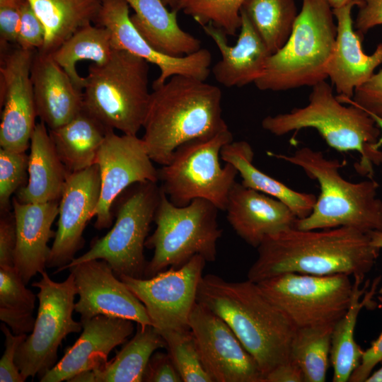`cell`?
<instances>
[{"instance_id":"1","label":"cell","mask_w":382,"mask_h":382,"mask_svg":"<svg viewBox=\"0 0 382 382\" xmlns=\"http://www.w3.org/2000/svg\"><path fill=\"white\" fill-rule=\"evenodd\" d=\"M257 257L248 279L259 282L296 272L313 275L347 274L364 279L379 255L368 233L340 226L301 230L296 227L267 237L257 248Z\"/></svg>"},{"instance_id":"2","label":"cell","mask_w":382,"mask_h":382,"mask_svg":"<svg viewBox=\"0 0 382 382\" xmlns=\"http://www.w3.org/2000/svg\"><path fill=\"white\" fill-rule=\"evenodd\" d=\"M197 302L228 324L255 359L264 377L291 359L296 328L256 282H231L206 274L199 282Z\"/></svg>"},{"instance_id":"3","label":"cell","mask_w":382,"mask_h":382,"mask_svg":"<svg viewBox=\"0 0 382 382\" xmlns=\"http://www.w3.org/2000/svg\"><path fill=\"white\" fill-rule=\"evenodd\" d=\"M153 89L141 138L153 162L166 165L180 145L228 129L216 86L176 74Z\"/></svg>"},{"instance_id":"4","label":"cell","mask_w":382,"mask_h":382,"mask_svg":"<svg viewBox=\"0 0 382 382\" xmlns=\"http://www.w3.org/2000/svg\"><path fill=\"white\" fill-rule=\"evenodd\" d=\"M343 104L333 94L332 86L323 81L312 86L306 106L267 116L261 125L275 136L315 129L328 145L337 151L357 152L360 159L355 170L373 179L374 166L382 163V151L375 147L381 129L366 111L354 104Z\"/></svg>"},{"instance_id":"5","label":"cell","mask_w":382,"mask_h":382,"mask_svg":"<svg viewBox=\"0 0 382 382\" xmlns=\"http://www.w3.org/2000/svg\"><path fill=\"white\" fill-rule=\"evenodd\" d=\"M267 155L295 165L316 180L320 195L311 213L297 219L295 227L301 230L352 227L369 233L382 231V200L378 197V183L373 179L352 183L340 170L345 164L327 158L323 153L308 146L292 155L268 151Z\"/></svg>"},{"instance_id":"6","label":"cell","mask_w":382,"mask_h":382,"mask_svg":"<svg viewBox=\"0 0 382 382\" xmlns=\"http://www.w3.org/2000/svg\"><path fill=\"white\" fill-rule=\"evenodd\" d=\"M334 18L327 0H302L287 41L269 56L255 86L282 91L325 81L337 35Z\"/></svg>"},{"instance_id":"7","label":"cell","mask_w":382,"mask_h":382,"mask_svg":"<svg viewBox=\"0 0 382 382\" xmlns=\"http://www.w3.org/2000/svg\"><path fill=\"white\" fill-rule=\"evenodd\" d=\"M149 69L145 59L115 50L107 63L88 67L83 110L109 129L137 135L150 100Z\"/></svg>"},{"instance_id":"8","label":"cell","mask_w":382,"mask_h":382,"mask_svg":"<svg viewBox=\"0 0 382 382\" xmlns=\"http://www.w3.org/2000/svg\"><path fill=\"white\" fill-rule=\"evenodd\" d=\"M218 211L204 199L176 206L161 190L154 219L156 228L145 243L146 248L154 250V255L147 262L144 277H151L170 267L178 268L197 255L207 262H214L216 243L222 235Z\"/></svg>"},{"instance_id":"9","label":"cell","mask_w":382,"mask_h":382,"mask_svg":"<svg viewBox=\"0 0 382 382\" xmlns=\"http://www.w3.org/2000/svg\"><path fill=\"white\" fill-rule=\"evenodd\" d=\"M232 141L227 129L178 147L169 163L158 169L160 187L168 199L183 207L195 199H204L225 211L238 172L231 163L221 166L219 158L222 147Z\"/></svg>"},{"instance_id":"10","label":"cell","mask_w":382,"mask_h":382,"mask_svg":"<svg viewBox=\"0 0 382 382\" xmlns=\"http://www.w3.org/2000/svg\"><path fill=\"white\" fill-rule=\"evenodd\" d=\"M161 195L158 182L144 181L129 186L118 197L113 212L116 219L110 231L94 239L87 252L55 273L82 262L100 259L105 260L117 277H144L147 264L144 249Z\"/></svg>"},{"instance_id":"11","label":"cell","mask_w":382,"mask_h":382,"mask_svg":"<svg viewBox=\"0 0 382 382\" xmlns=\"http://www.w3.org/2000/svg\"><path fill=\"white\" fill-rule=\"evenodd\" d=\"M343 274H280L257 282L296 328L335 325L347 311L354 283Z\"/></svg>"},{"instance_id":"12","label":"cell","mask_w":382,"mask_h":382,"mask_svg":"<svg viewBox=\"0 0 382 382\" xmlns=\"http://www.w3.org/2000/svg\"><path fill=\"white\" fill-rule=\"evenodd\" d=\"M32 286L39 289L37 316L31 334L19 346L16 364L24 381L37 375L40 378L52 369L63 340L82 330L81 322L72 317L77 294L74 275L70 272L62 282L53 281L45 270Z\"/></svg>"},{"instance_id":"13","label":"cell","mask_w":382,"mask_h":382,"mask_svg":"<svg viewBox=\"0 0 382 382\" xmlns=\"http://www.w3.org/2000/svg\"><path fill=\"white\" fill-rule=\"evenodd\" d=\"M206 262L197 255L178 268L170 267L149 278L118 277L144 305L151 325L161 334L190 328Z\"/></svg>"},{"instance_id":"14","label":"cell","mask_w":382,"mask_h":382,"mask_svg":"<svg viewBox=\"0 0 382 382\" xmlns=\"http://www.w3.org/2000/svg\"><path fill=\"white\" fill-rule=\"evenodd\" d=\"M100 177V194L93 216L96 228H108L112 224L113 204L133 184L158 182V169L145 143L137 135L116 134L109 129L96 159Z\"/></svg>"},{"instance_id":"15","label":"cell","mask_w":382,"mask_h":382,"mask_svg":"<svg viewBox=\"0 0 382 382\" xmlns=\"http://www.w3.org/2000/svg\"><path fill=\"white\" fill-rule=\"evenodd\" d=\"M202 362L213 382H263L264 375L228 324L196 302L189 319Z\"/></svg>"},{"instance_id":"16","label":"cell","mask_w":382,"mask_h":382,"mask_svg":"<svg viewBox=\"0 0 382 382\" xmlns=\"http://www.w3.org/2000/svg\"><path fill=\"white\" fill-rule=\"evenodd\" d=\"M34 51L20 47L4 55L0 66V146L25 152L36 125L37 116L31 68Z\"/></svg>"},{"instance_id":"17","label":"cell","mask_w":382,"mask_h":382,"mask_svg":"<svg viewBox=\"0 0 382 382\" xmlns=\"http://www.w3.org/2000/svg\"><path fill=\"white\" fill-rule=\"evenodd\" d=\"M68 269L79 296L74 311L81 320L105 315L129 319L141 326L151 325L144 305L105 260H91Z\"/></svg>"},{"instance_id":"18","label":"cell","mask_w":382,"mask_h":382,"mask_svg":"<svg viewBox=\"0 0 382 382\" xmlns=\"http://www.w3.org/2000/svg\"><path fill=\"white\" fill-rule=\"evenodd\" d=\"M126 0H103L96 25L106 28L115 50H123L156 65L160 70L153 87L161 85L171 76L182 74L206 81L212 62L210 52L201 48L181 57L164 54L150 45L131 21Z\"/></svg>"},{"instance_id":"19","label":"cell","mask_w":382,"mask_h":382,"mask_svg":"<svg viewBox=\"0 0 382 382\" xmlns=\"http://www.w3.org/2000/svg\"><path fill=\"white\" fill-rule=\"evenodd\" d=\"M100 194V177L97 164L70 173L59 200L57 229L47 267L59 270L69 264L83 246V233L94 217Z\"/></svg>"},{"instance_id":"20","label":"cell","mask_w":382,"mask_h":382,"mask_svg":"<svg viewBox=\"0 0 382 382\" xmlns=\"http://www.w3.org/2000/svg\"><path fill=\"white\" fill-rule=\"evenodd\" d=\"M80 322L81 335L65 350L61 360L40 378V382L69 381L81 371L103 366L111 351L125 343L134 330L132 320L105 315Z\"/></svg>"},{"instance_id":"21","label":"cell","mask_w":382,"mask_h":382,"mask_svg":"<svg viewBox=\"0 0 382 382\" xmlns=\"http://www.w3.org/2000/svg\"><path fill=\"white\" fill-rule=\"evenodd\" d=\"M359 0L332 8L337 21V35L327 74L339 99L352 98L355 89L365 83L382 64V43L371 55L363 52L361 38L354 30L352 11Z\"/></svg>"},{"instance_id":"22","label":"cell","mask_w":382,"mask_h":382,"mask_svg":"<svg viewBox=\"0 0 382 382\" xmlns=\"http://www.w3.org/2000/svg\"><path fill=\"white\" fill-rule=\"evenodd\" d=\"M225 211L236 233L255 248L267 237L295 227L297 220L283 202L238 182L229 192Z\"/></svg>"},{"instance_id":"23","label":"cell","mask_w":382,"mask_h":382,"mask_svg":"<svg viewBox=\"0 0 382 382\" xmlns=\"http://www.w3.org/2000/svg\"><path fill=\"white\" fill-rule=\"evenodd\" d=\"M16 224V245L14 267L25 284L37 274L45 270L54 238L52 226L59 214V201L22 203L12 198Z\"/></svg>"},{"instance_id":"24","label":"cell","mask_w":382,"mask_h":382,"mask_svg":"<svg viewBox=\"0 0 382 382\" xmlns=\"http://www.w3.org/2000/svg\"><path fill=\"white\" fill-rule=\"evenodd\" d=\"M241 26L235 45L228 44L226 35L212 24L202 25L204 32L214 42L221 59L212 68L215 79L227 87H242L262 74L271 54L248 17L241 11Z\"/></svg>"},{"instance_id":"25","label":"cell","mask_w":382,"mask_h":382,"mask_svg":"<svg viewBox=\"0 0 382 382\" xmlns=\"http://www.w3.org/2000/svg\"><path fill=\"white\" fill-rule=\"evenodd\" d=\"M31 80L37 116L48 129L67 123L83 108V91L54 60L51 54L34 55Z\"/></svg>"},{"instance_id":"26","label":"cell","mask_w":382,"mask_h":382,"mask_svg":"<svg viewBox=\"0 0 382 382\" xmlns=\"http://www.w3.org/2000/svg\"><path fill=\"white\" fill-rule=\"evenodd\" d=\"M28 181L16 192L22 203L59 201L70 173L59 158L46 125L36 123L30 141Z\"/></svg>"},{"instance_id":"27","label":"cell","mask_w":382,"mask_h":382,"mask_svg":"<svg viewBox=\"0 0 382 382\" xmlns=\"http://www.w3.org/2000/svg\"><path fill=\"white\" fill-rule=\"evenodd\" d=\"M134 13L130 19L140 35L157 51L175 57L192 54L201 41L178 23L177 11H169L162 0H126Z\"/></svg>"},{"instance_id":"28","label":"cell","mask_w":382,"mask_h":382,"mask_svg":"<svg viewBox=\"0 0 382 382\" xmlns=\"http://www.w3.org/2000/svg\"><path fill=\"white\" fill-rule=\"evenodd\" d=\"M221 158L237 169L243 185L283 202L297 219H303L311 213L317 197L292 190L255 167L254 151L247 141H232L226 144L221 150Z\"/></svg>"},{"instance_id":"29","label":"cell","mask_w":382,"mask_h":382,"mask_svg":"<svg viewBox=\"0 0 382 382\" xmlns=\"http://www.w3.org/2000/svg\"><path fill=\"white\" fill-rule=\"evenodd\" d=\"M354 291L351 303L345 315L335 324L331 337L330 361L333 369V382H347L358 367L364 350L354 339V331L359 314L364 307L374 306L379 279H375L369 289V281L353 278Z\"/></svg>"},{"instance_id":"30","label":"cell","mask_w":382,"mask_h":382,"mask_svg":"<svg viewBox=\"0 0 382 382\" xmlns=\"http://www.w3.org/2000/svg\"><path fill=\"white\" fill-rule=\"evenodd\" d=\"M109 129L83 108L67 123L48 130L62 162L69 173H75L96 164Z\"/></svg>"},{"instance_id":"31","label":"cell","mask_w":382,"mask_h":382,"mask_svg":"<svg viewBox=\"0 0 382 382\" xmlns=\"http://www.w3.org/2000/svg\"><path fill=\"white\" fill-rule=\"evenodd\" d=\"M42 23V53L51 54L80 28L96 23L103 0H27Z\"/></svg>"},{"instance_id":"32","label":"cell","mask_w":382,"mask_h":382,"mask_svg":"<svg viewBox=\"0 0 382 382\" xmlns=\"http://www.w3.org/2000/svg\"><path fill=\"white\" fill-rule=\"evenodd\" d=\"M166 347L164 339L152 325L137 324L135 335L116 356L93 369L94 382H141L151 355Z\"/></svg>"},{"instance_id":"33","label":"cell","mask_w":382,"mask_h":382,"mask_svg":"<svg viewBox=\"0 0 382 382\" xmlns=\"http://www.w3.org/2000/svg\"><path fill=\"white\" fill-rule=\"evenodd\" d=\"M115 50L109 30L105 27L90 24L75 32L51 54L75 86L82 90L86 77L78 73L77 63L86 60L103 65L110 59Z\"/></svg>"},{"instance_id":"34","label":"cell","mask_w":382,"mask_h":382,"mask_svg":"<svg viewBox=\"0 0 382 382\" xmlns=\"http://www.w3.org/2000/svg\"><path fill=\"white\" fill-rule=\"evenodd\" d=\"M241 11L271 54L286 43L299 13L295 0H245Z\"/></svg>"},{"instance_id":"35","label":"cell","mask_w":382,"mask_h":382,"mask_svg":"<svg viewBox=\"0 0 382 382\" xmlns=\"http://www.w3.org/2000/svg\"><path fill=\"white\" fill-rule=\"evenodd\" d=\"M334 325L296 328L291 359L300 366L304 382H324L329 366Z\"/></svg>"},{"instance_id":"36","label":"cell","mask_w":382,"mask_h":382,"mask_svg":"<svg viewBox=\"0 0 382 382\" xmlns=\"http://www.w3.org/2000/svg\"><path fill=\"white\" fill-rule=\"evenodd\" d=\"M245 0H180L178 11L201 26L212 24L234 36L241 26V11Z\"/></svg>"},{"instance_id":"37","label":"cell","mask_w":382,"mask_h":382,"mask_svg":"<svg viewBox=\"0 0 382 382\" xmlns=\"http://www.w3.org/2000/svg\"><path fill=\"white\" fill-rule=\"evenodd\" d=\"M161 335L183 382H213L202 362L190 328L168 330Z\"/></svg>"},{"instance_id":"38","label":"cell","mask_w":382,"mask_h":382,"mask_svg":"<svg viewBox=\"0 0 382 382\" xmlns=\"http://www.w3.org/2000/svg\"><path fill=\"white\" fill-rule=\"evenodd\" d=\"M28 155L0 149V211L1 214L9 212L13 193L24 186L28 176Z\"/></svg>"},{"instance_id":"39","label":"cell","mask_w":382,"mask_h":382,"mask_svg":"<svg viewBox=\"0 0 382 382\" xmlns=\"http://www.w3.org/2000/svg\"><path fill=\"white\" fill-rule=\"evenodd\" d=\"M25 285L15 267H0V308L33 313L37 296Z\"/></svg>"},{"instance_id":"40","label":"cell","mask_w":382,"mask_h":382,"mask_svg":"<svg viewBox=\"0 0 382 382\" xmlns=\"http://www.w3.org/2000/svg\"><path fill=\"white\" fill-rule=\"evenodd\" d=\"M44 25L29 2L25 0L21 9L16 44L25 50H40L45 42Z\"/></svg>"},{"instance_id":"41","label":"cell","mask_w":382,"mask_h":382,"mask_svg":"<svg viewBox=\"0 0 382 382\" xmlns=\"http://www.w3.org/2000/svg\"><path fill=\"white\" fill-rule=\"evenodd\" d=\"M337 99L342 103L354 104L368 113L382 118V69L355 89L352 98Z\"/></svg>"},{"instance_id":"42","label":"cell","mask_w":382,"mask_h":382,"mask_svg":"<svg viewBox=\"0 0 382 382\" xmlns=\"http://www.w3.org/2000/svg\"><path fill=\"white\" fill-rule=\"evenodd\" d=\"M1 330L5 335V350L0 360V381L23 382L25 381L16 364V355L28 335L13 334L4 323L1 325Z\"/></svg>"},{"instance_id":"43","label":"cell","mask_w":382,"mask_h":382,"mask_svg":"<svg viewBox=\"0 0 382 382\" xmlns=\"http://www.w3.org/2000/svg\"><path fill=\"white\" fill-rule=\"evenodd\" d=\"M25 0H0L1 45L16 43L22 6Z\"/></svg>"},{"instance_id":"44","label":"cell","mask_w":382,"mask_h":382,"mask_svg":"<svg viewBox=\"0 0 382 382\" xmlns=\"http://www.w3.org/2000/svg\"><path fill=\"white\" fill-rule=\"evenodd\" d=\"M143 381L183 382V380L170 354L155 352L148 362Z\"/></svg>"},{"instance_id":"45","label":"cell","mask_w":382,"mask_h":382,"mask_svg":"<svg viewBox=\"0 0 382 382\" xmlns=\"http://www.w3.org/2000/svg\"><path fill=\"white\" fill-rule=\"evenodd\" d=\"M0 219V267H14L16 245V224L13 214H1Z\"/></svg>"},{"instance_id":"46","label":"cell","mask_w":382,"mask_h":382,"mask_svg":"<svg viewBox=\"0 0 382 382\" xmlns=\"http://www.w3.org/2000/svg\"><path fill=\"white\" fill-rule=\"evenodd\" d=\"M357 7L354 28L362 39L370 29L382 25V0H359Z\"/></svg>"},{"instance_id":"47","label":"cell","mask_w":382,"mask_h":382,"mask_svg":"<svg viewBox=\"0 0 382 382\" xmlns=\"http://www.w3.org/2000/svg\"><path fill=\"white\" fill-rule=\"evenodd\" d=\"M378 299L382 306V296ZM382 362V332L379 336L371 342V346L364 350L361 361L354 371L349 382H365L373 372L377 364Z\"/></svg>"},{"instance_id":"48","label":"cell","mask_w":382,"mask_h":382,"mask_svg":"<svg viewBox=\"0 0 382 382\" xmlns=\"http://www.w3.org/2000/svg\"><path fill=\"white\" fill-rule=\"evenodd\" d=\"M0 319L7 324L15 335H23L33 330L35 318L33 313L9 311L0 308Z\"/></svg>"},{"instance_id":"49","label":"cell","mask_w":382,"mask_h":382,"mask_svg":"<svg viewBox=\"0 0 382 382\" xmlns=\"http://www.w3.org/2000/svg\"><path fill=\"white\" fill-rule=\"evenodd\" d=\"M264 382H304L299 364L290 359L279 364L264 377Z\"/></svg>"},{"instance_id":"50","label":"cell","mask_w":382,"mask_h":382,"mask_svg":"<svg viewBox=\"0 0 382 382\" xmlns=\"http://www.w3.org/2000/svg\"><path fill=\"white\" fill-rule=\"evenodd\" d=\"M368 233L373 245L379 250L382 249V231H374L369 232Z\"/></svg>"},{"instance_id":"51","label":"cell","mask_w":382,"mask_h":382,"mask_svg":"<svg viewBox=\"0 0 382 382\" xmlns=\"http://www.w3.org/2000/svg\"><path fill=\"white\" fill-rule=\"evenodd\" d=\"M365 382H382V362L381 366L372 372Z\"/></svg>"},{"instance_id":"52","label":"cell","mask_w":382,"mask_h":382,"mask_svg":"<svg viewBox=\"0 0 382 382\" xmlns=\"http://www.w3.org/2000/svg\"><path fill=\"white\" fill-rule=\"evenodd\" d=\"M369 115L374 120V121L376 122V123L377 124V125L378 126V127L381 129L380 138L378 139L377 143L375 145V147H376V149H381V147L382 146V118H381V117H378V116H376L375 115H373V114H369Z\"/></svg>"},{"instance_id":"53","label":"cell","mask_w":382,"mask_h":382,"mask_svg":"<svg viewBox=\"0 0 382 382\" xmlns=\"http://www.w3.org/2000/svg\"><path fill=\"white\" fill-rule=\"evenodd\" d=\"M330 6L332 7V8H336L341 7L348 2H349L351 0H327Z\"/></svg>"},{"instance_id":"54","label":"cell","mask_w":382,"mask_h":382,"mask_svg":"<svg viewBox=\"0 0 382 382\" xmlns=\"http://www.w3.org/2000/svg\"><path fill=\"white\" fill-rule=\"evenodd\" d=\"M163 4L166 6H169L170 8V10L173 11H178V7L180 4V0H162Z\"/></svg>"}]
</instances>
